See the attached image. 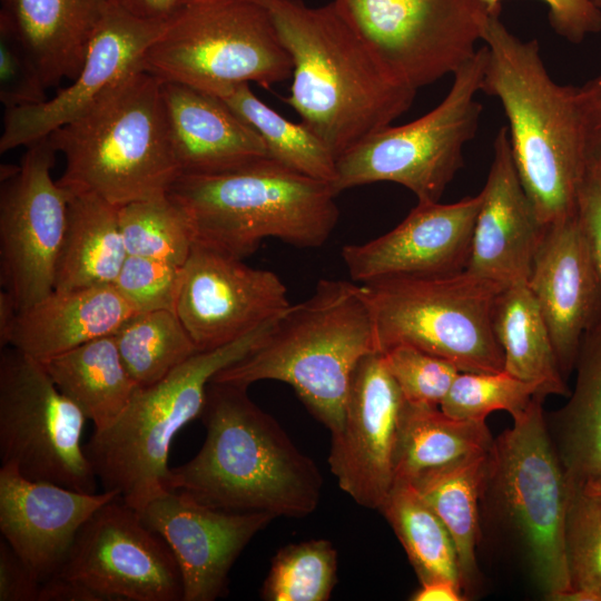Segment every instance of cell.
<instances>
[{"label":"cell","instance_id":"cell-1","mask_svg":"<svg viewBox=\"0 0 601 601\" xmlns=\"http://www.w3.org/2000/svg\"><path fill=\"white\" fill-rule=\"evenodd\" d=\"M293 61L284 101L337 159L410 109L416 91L394 80L333 1L257 0Z\"/></svg>","mask_w":601,"mask_h":601},{"label":"cell","instance_id":"cell-2","mask_svg":"<svg viewBox=\"0 0 601 601\" xmlns=\"http://www.w3.org/2000/svg\"><path fill=\"white\" fill-rule=\"evenodd\" d=\"M206 439L198 453L170 467L167 489L231 512L304 518L321 499L323 479L247 387L210 381L200 414Z\"/></svg>","mask_w":601,"mask_h":601},{"label":"cell","instance_id":"cell-3","mask_svg":"<svg viewBox=\"0 0 601 601\" xmlns=\"http://www.w3.org/2000/svg\"><path fill=\"white\" fill-rule=\"evenodd\" d=\"M482 91L501 102L521 184L546 226L577 214L589 169L577 87L549 75L535 39L522 40L490 14Z\"/></svg>","mask_w":601,"mask_h":601},{"label":"cell","instance_id":"cell-4","mask_svg":"<svg viewBox=\"0 0 601 601\" xmlns=\"http://www.w3.org/2000/svg\"><path fill=\"white\" fill-rule=\"evenodd\" d=\"M374 352L375 326L363 284L325 278L279 316L256 348L211 381L243 387L266 380L286 383L333 434L343 423L354 370Z\"/></svg>","mask_w":601,"mask_h":601},{"label":"cell","instance_id":"cell-5","mask_svg":"<svg viewBox=\"0 0 601 601\" xmlns=\"http://www.w3.org/2000/svg\"><path fill=\"white\" fill-rule=\"evenodd\" d=\"M187 213L195 243L245 259L268 237L324 245L338 221L332 184L267 157L213 175H179L168 193Z\"/></svg>","mask_w":601,"mask_h":601},{"label":"cell","instance_id":"cell-6","mask_svg":"<svg viewBox=\"0 0 601 601\" xmlns=\"http://www.w3.org/2000/svg\"><path fill=\"white\" fill-rule=\"evenodd\" d=\"M50 137L66 161L58 184L117 207L168 194L180 175L162 81L144 69Z\"/></svg>","mask_w":601,"mask_h":601},{"label":"cell","instance_id":"cell-7","mask_svg":"<svg viewBox=\"0 0 601 601\" xmlns=\"http://www.w3.org/2000/svg\"><path fill=\"white\" fill-rule=\"evenodd\" d=\"M544 397L535 395L487 454L481 523L506 534L534 584L549 600L570 589L564 550L569 482L550 437Z\"/></svg>","mask_w":601,"mask_h":601},{"label":"cell","instance_id":"cell-8","mask_svg":"<svg viewBox=\"0 0 601 601\" xmlns=\"http://www.w3.org/2000/svg\"><path fill=\"white\" fill-rule=\"evenodd\" d=\"M277 319L225 346L197 352L161 381L139 386L119 417L95 431L85 445L104 490L116 491L138 512L168 491V456L174 437L200 416L215 374L256 348Z\"/></svg>","mask_w":601,"mask_h":601},{"label":"cell","instance_id":"cell-9","mask_svg":"<svg viewBox=\"0 0 601 601\" xmlns=\"http://www.w3.org/2000/svg\"><path fill=\"white\" fill-rule=\"evenodd\" d=\"M142 69L223 97L242 83L288 79L293 61L257 0H187L147 49Z\"/></svg>","mask_w":601,"mask_h":601},{"label":"cell","instance_id":"cell-10","mask_svg":"<svg viewBox=\"0 0 601 601\" xmlns=\"http://www.w3.org/2000/svg\"><path fill=\"white\" fill-rule=\"evenodd\" d=\"M380 353L408 344L439 356L460 372H500L503 351L493 329L501 285L466 270L403 276L363 284Z\"/></svg>","mask_w":601,"mask_h":601},{"label":"cell","instance_id":"cell-11","mask_svg":"<svg viewBox=\"0 0 601 601\" xmlns=\"http://www.w3.org/2000/svg\"><path fill=\"white\" fill-rule=\"evenodd\" d=\"M487 51L483 45L453 76L445 98L424 116L384 127L336 161V194L366 184L404 186L417 203H436L463 167V150L479 127Z\"/></svg>","mask_w":601,"mask_h":601},{"label":"cell","instance_id":"cell-12","mask_svg":"<svg viewBox=\"0 0 601 601\" xmlns=\"http://www.w3.org/2000/svg\"><path fill=\"white\" fill-rule=\"evenodd\" d=\"M87 417L40 361L13 348L0 355V459L21 475L97 492L81 436Z\"/></svg>","mask_w":601,"mask_h":601},{"label":"cell","instance_id":"cell-13","mask_svg":"<svg viewBox=\"0 0 601 601\" xmlns=\"http://www.w3.org/2000/svg\"><path fill=\"white\" fill-rule=\"evenodd\" d=\"M332 1L383 69L415 91L466 63L496 14L483 0Z\"/></svg>","mask_w":601,"mask_h":601},{"label":"cell","instance_id":"cell-14","mask_svg":"<svg viewBox=\"0 0 601 601\" xmlns=\"http://www.w3.org/2000/svg\"><path fill=\"white\" fill-rule=\"evenodd\" d=\"M19 171L0 188V284L23 311L55 288L71 191L51 176L49 136L29 144Z\"/></svg>","mask_w":601,"mask_h":601},{"label":"cell","instance_id":"cell-15","mask_svg":"<svg viewBox=\"0 0 601 601\" xmlns=\"http://www.w3.org/2000/svg\"><path fill=\"white\" fill-rule=\"evenodd\" d=\"M56 575L87 585L104 601L183 600L170 548L121 497L86 521Z\"/></svg>","mask_w":601,"mask_h":601},{"label":"cell","instance_id":"cell-16","mask_svg":"<svg viewBox=\"0 0 601 601\" xmlns=\"http://www.w3.org/2000/svg\"><path fill=\"white\" fill-rule=\"evenodd\" d=\"M290 305L275 273L195 243L176 313L197 351L205 352L237 341Z\"/></svg>","mask_w":601,"mask_h":601},{"label":"cell","instance_id":"cell-17","mask_svg":"<svg viewBox=\"0 0 601 601\" xmlns=\"http://www.w3.org/2000/svg\"><path fill=\"white\" fill-rule=\"evenodd\" d=\"M404 397L380 352L354 370L341 428L332 434L328 463L342 491L380 510L394 483V456Z\"/></svg>","mask_w":601,"mask_h":601},{"label":"cell","instance_id":"cell-18","mask_svg":"<svg viewBox=\"0 0 601 601\" xmlns=\"http://www.w3.org/2000/svg\"><path fill=\"white\" fill-rule=\"evenodd\" d=\"M138 513L170 548L181 575L183 601L225 595L233 564L274 519L265 512L215 509L177 490L161 493Z\"/></svg>","mask_w":601,"mask_h":601},{"label":"cell","instance_id":"cell-19","mask_svg":"<svg viewBox=\"0 0 601 601\" xmlns=\"http://www.w3.org/2000/svg\"><path fill=\"white\" fill-rule=\"evenodd\" d=\"M166 23L134 18L109 3L72 83L39 105L4 109L0 152L49 136L142 69L147 49Z\"/></svg>","mask_w":601,"mask_h":601},{"label":"cell","instance_id":"cell-20","mask_svg":"<svg viewBox=\"0 0 601 601\" xmlns=\"http://www.w3.org/2000/svg\"><path fill=\"white\" fill-rule=\"evenodd\" d=\"M480 193L453 204L417 203L392 230L342 248L354 282L403 276H437L467 267Z\"/></svg>","mask_w":601,"mask_h":601},{"label":"cell","instance_id":"cell-21","mask_svg":"<svg viewBox=\"0 0 601 601\" xmlns=\"http://www.w3.org/2000/svg\"><path fill=\"white\" fill-rule=\"evenodd\" d=\"M526 284L566 380L584 335L601 321V277L578 214L545 226Z\"/></svg>","mask_w":601,"mask_h":601},{"label":"cell","instance_id":"cell-22","mask_svg":"<svg viewBox=\"0 0 601 601\" xmlns=\"http://www.w3.org/2000/svg\"><path fill=\"white\" fill-rule=\"evenodd\" d=\"M117 497L116 491L87 493L29 480L1 465L0 531L43 582L60 571L86 521Z\"/></svg>","mask_w":601,"mask_h":601},{"label":"cell","instance_id":"cell-23","mask_svg":"<svg viewBox=\"0 0 601 601\" xmlns=\"http://www.w3.org/2000/svg\"><path fill=\"white\" fill-rule=\"evenodd\" d=\"M475 219L466 272L502 287L526 283L545 225L523 188L501 127Z\"/></svg>","mask_w":601,"mask_h":601},{"label":"cell","instance_id":"cell-24","mask_svg":"<svg viewBox=\"0 0 601 601\" xmlns=\"http://www.w3.org/2000/svg\"><path fill=\"white\" fill-rule=\"evenodd\" d=\"M162 97L180 175L220 174L269 157L259 134L219 97L173 81H162Z\"/></svg>","mask_w":601,"mask_h":601},{"label":"cell","instance_id":"cell-25","mask_svg":"<svg viewBox=\"0 0 601 601\" xmlns=\"http://www.w3.org/2000/svg\"><path fill=\"white\" fill-rule=\"evenodd\" d=\"M136 314L114 285L52 290L16 314L0 346L43 361L115 334Z\"/></svg>","mask_w":601,"mask_h":601},{"label":"cell","instance_id":"cell-26","mask_svg":"<svg viewBox=\"0 0 601 601\" xmlns=\"http://www.w3.org/2000/svg\"><path fill=\"white\" fill-rule=\"evenodd\" d=\"M108 0H1L0 26L23 45L47 88L73 80Z\"/></svg>","mask_w":601,"mask_h":601},{"label":"cell","instance_id":"cell-27","mask_svg":"<svg viewBox=\"0 0 601 601\" xmlns=\"http://www.w3.org/2000/svg\"><path fill=\"white\" fill-rule=\"evenodd\" d=\"M118 208L95 194H71L53 290L114 284L128 255Z\"/></svg>","mask_w":601,"mask_h":601},{"label":"cell","instance_id":"cell-28","mask_svg":"<svg viewBox=\"0 0 601 601\" xmlns=\"http://www.w3.org/2000/svg\"><path fill=\"white\" fill-rule=\"evenodd\" d=\"M569 401L545 414L568 481L582 486L601 473V321L584 335Z\"/></svg>","mask_w":601,"mask_h":601},{"label":"cell","instance_id":"cell-29","mask_svg":"<svg viewBox=\"0 0 601 601\" xmlns=\"http://www.w3.org/2000/svg\"><path fill=\"white\" fill-rule=\"evenodd\" d=\"M40 362L95 431L111 425L139 387L121 361L114 334Z\"/></svg>","mask_w":601,"mask_h":601},{"label":"cell","instance_id":"cell-30","mask_svg":"<svg viewBox=\"0 0 601 601\" xmlns=\"http://www.w3.org/2000/svg\"><path fill=\"white\" fill-rule=\"evenodd\" d=\"M493 329L508 373L536 384L544 398L570 394L546 321L526 283L501 289L493 311Z\"/></svg>","mask_w":601,"mask_h":601},{"label":"cell","instance_id":"cell-31","mask_svg":"<svg viewBox=\"0 0 601 601\" xmlns=\"http://www.w3.org/2000/svg\"><path fill=\"white\" fill-rule=\"evenodd\" d=\"M487 454L467 456L428 470L410 482L440 518L453 540L465 597L471 595L479 575L480 496Z\"/></svg>","mask_w":601,"mask_h":601},{"label":"cell","instance_id":"cell-32","mask_svg":"<svg viewBox=\"0 0 601 601\" xmlns=\"http://www.w3.org/2000/svg\"><path fill=\"white\" fill-rule=\"evenodd\" d=\"M493 440L485 421L455 418L440 407L414 405L404 400L394 483L411 482L428 470L487 453Z\"/></svg>","mask_w":601,"mask_h":601},{"label":"cell","instance_id":"cell-33","mask_svg":"<svg viewBox=\"0 0 601 601\" xmlns=\"http://www.w3.org/2000/svg\"><path fill=\"white\" fill-rule=\"evenodd\" d=\"M378 511L403 545L420 582L443 579L462 588L453 540L412 483H394Z\"/></svg>","mask_w":601,"mask_h":601},{"label":"cell","instance_id":"cell-34","mask_svg":"<svg viewBox=\"0 0 601 601\" xmlns=\"http://www.w3.org/2000/svg\"><path fill=\"white\" fill-rule=\"evenodd\" d=\"M262 137L269 158L309 177L333 185L336 158L304 122H292L268 107L242 83L220 97Z\"/></svg>","mask_w":601,"mask_h":601},{"label":"cell","instance_id":"cell-35","mask_svg":"<svg viewBox=\"0 0 601 601\" xmlns=\"http://www.w3.org/2000/svg\"><path fill=\"white\" fill-rule=\"evenodd\" d=\"M114 336L128 374L140 387L161 381L198 352L174 311L136 314Z\"/></svg>","mask_w":601,"mask_h":601},{"label":"cell","instance_id":"cell-36","mask_svg":"<svg viewBox=\"0 0 601 601\" xmlns=\"http://www.w3.org/2000/svg\"><path fill=\"white\" fill-rule=\"evenodd\" d=\"M128 255L185 266L195 236L185 209L169 195L129 203L118 208Z\"/></svg>","mask_w":601,"mask_h":601},{"label":"cell","instance_id":"cell-37","mask_svg":"<svg viewBox=\"0 0 601 601\" xmlns=\"http://www.w3.org/2000/svg\"><path fill=\"white\" fill-rule=\"evenodd\" d=\"M337 552L325 539L282 548L262 588L267 601H327L336 583Z\"/></svg>","mask_w":601,"mask_h":601},{"label":"cell","instance_id":"cell-38","mask_svg":"<svg viewBox=\"0 0 601 601\" xmlns=\"http://www.w3.org/2000/svg\"><path fill=\"white\" fill-rule=\"evenodd\" d=\"M535 395L542 396L536 384L513 376L505 370L460 372L440 408L462 420L485 421L494 411H506L515 418L528 408Z\"/></svg>","mask_w":601,"mask_h":601},{"label":"cell","instance_id":"cell-39","mask_svg":"<svg viewBox=\"0 0 601 601\" xmlns=\"http://www.w3.org/2000/svg\"><path fill=\"white\" fill-rule=\"evenodd\" d=\"M564 550L570 589L587 591L601 601V506L570 482Z\"/></svg>","mask_w":601,"mask_h":601},{"label":"cell","instance_id":"cell-40","mask_svg":"<svg viewBox=\"0 0 601 601\" xmlns=\"http://www.w3.org/2000/svg\"><path fill=\"white\" fill-rule=\"evenodd\" d=\"M382 354L404 400L414 405L440 407L460 373L452 363L408 344Z\"/></svg>","mask_w":601,"mask_h":601},{"label":"cell","instance_id":"cell-41","mask_svg":"<svg viewBox=\"0 0 601 601\" xmlns=\"http://www.w3.org/2000/svg\"><path fill=\"white\" fill-rule=\"evenodd\" d=\"M183 280L184 266L127 255L112 285L137 314L176 312Z\"/></svg>","mask_w":601,"mask_h":601},{"label":"cell","instance_id":"cell-42","mask_svg":"<svg viewBox=\"0 0 601 601\" xmlns=\"http://www.w3.org/2000/svg\"><path fill=\"white\" fill-rule=\"evenodd\" d=\"M46 89L27 49L0 26V101L4 109L39 105L47 100Z\"/></svg>","mask_w":601,"mask_h":601},{"label":"cell","instance_id":"cell-43","mask_svg":"<svg viewBox=\"0 0 601 601\" xmlns=\"http://www.w3.org/2000/svg\"><path fill=\"white\" fill-rule=\"evenodd\" d=\"M491 12L499 14L501 0H483ZM549 9L553 30L565 40L581 42L601 31V10L595 0H542Z\"/></svg>","mask_w":601,"mask_h":601},{"label":"cell","instance_id":"cell-44","mask_svg":"<svg viewBox=\"0 0 601 601\" xmlns=\"http://www.w3.org/2000/svg\"><path fill=\"white\" fill-rule=\"evenodd\" d=\"M41 583L7 541H1L0 601H38Z\"/></svg>","mask_w":601,"mask_h":601},{"label":"cell","instance_id":"cell-45","mask_svg":"<svg viewBox=\"0 0 601 601\" xmlns=\"http://www.w3.org/2000/svg\"><path fill=\"white\" fill-rule=\"evenodd\" d=\"M578 217L601 277V166L589 165L578 199Z\"/></svg>","mask_w":601,"mask_h":601},{"label":"cell","instance_id":"cell-46","mask_svg":"<svg viewBox=\"0 0 601 601\" xmlns=\"http://www.w3.org/2000/svg\"><path fill=\"white\" fill-rule=\"evenodd\" d=\"M589 165L601 166V75L577 87Z\"/></svg>","mask_w":601,"mask_h":601},{"label":"cell","instance_id":"cell-47","mask_svg":"<svg viewBox=\"0 0 601 601\" xmlns=\"http://www.w3.org/2000/svg\"><path fill=\"white\" fill-rule=\"evenodd\" d=\"M187 0H108L129 16L148 21H168Z\"/></svg>","mask_w":601,"mask_h":601},{"label":"cell","instance_id":"cell-48","mask_svg":"<svg viewBox=\"0 0 601 601\" xmlns=\"http://www.w3.org/2000/svg\"><path fill=\"white\" fill-rule=\"evenodd\" d=\"M38 601H104V599L78 581L55 575L41 583Z\"/></svg>","mask_w":601,"mask_h":601},{"label":"cell","instance_id":"cell-49","mask_svg":"<svg viewBox=\"0 0 601 601\" xmlns=\"http://www.w3.org/2000/svg\"><path fill=\"white\" fill-rule=\"evenodd\" d=\"M412 601H463L466 597L460 584L443 579L420 582V588L411 595Z\"/></svg>","mask_w":601,"mask_h":601},{"label":"cell","instance_id":"cell-50","mask_svg":"<svg viewBox=\"0 0 601 601\" xmlns=\"http://www.w3.org/2000/svg\"><path fill=\"white\" fill-rule=\"evenodd\" d=\"M18 309L9 293L0 292V338L8 332Z\"/></svg>","mask_w":601,"mask_h":601},{"label":"cell","instance_id":"cell-51","mask_svg":"<svg viewBox=\"0 0 601 601\" xmlns=\"http://www.w3.org/2000/svg\"><path fill=\"white\" fill-rule=\"evenodd\" d=\"M581 487L601 506V473L585 482Z\"/></svg>","mask_w":601,"mask_h":601},{"label":"cell","instance_id":"cell-52","mask_svg":"<svg viewBox=\"0 0 601 601\" xmlns=\"http://www.w3.org/2000/svg\"><path fill=\"white\" fill-rule=\"evenodd\" d=\"M20 169V164L19 165H10V164H6V165H1L0 167V181H6L10 178H12Z\"/></svg>","mask_w":601,"mask_h":601},{"label":"cell","instance_id":"cell-53","mask_svg":"<svg viewBox=\"0 0 601 601\" xmlns=\"http://www.w3.org/2000/svg\"><path fill=\"white\" fill-rule=\"evenodd\" d=\"M595 2H597L598 7H599L600 10H601V0H595Z\"/></svg>","mask_w":601,"mask_h":601}]
</instances>
